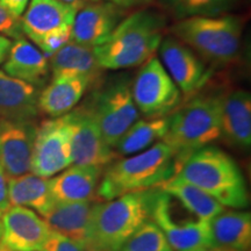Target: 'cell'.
<instances>
[{"label": "cell", "mask_w": 251, "mask_h": 251, "mask_svg": "<svg viewBox=\"0 0 251 251\" xmlns=\"http://www.w3.org/2000/svg\"><path fill=\"white\" fill-rule=\"evenodd\" d=\"M169 127V115L137 120L122 135L114 149L120 155L130 156L144 151L164 139Z\"/></svg>", "instance_id": "484cf974"}, {"label": "cell", "mask_w": 251, "mask_h": 251, "mask_svg": "<svg viewBox=\"0 0 251 251\" xmlns=\"http://www.w3.org/2000/svg\"><path fill=\"white\" fill-rule=\"evenodd\" d=\"M105 1L111 2V4L127 11V9L134 7H140V6L148 5L151 1H153V0H105Z\"/></svg>", "instance_id": "e575fe53"}, {"label": "cell", "mask_w": 251, "mask_h": 251, "mask_svg": "<svg viewBox=\"0 0 251 251\" xmlns=\"http://www.w3.org/2000/svg\"><path fill=\"white\" fill-rule=\"evenodd\" d=\"M131 94L146 118L168 117L181 101V92L156 56L142 64L131 84Z\"/></svg>", "instance_id": "9c48e42d"}, {"label": "cell", "mask_w": 251, "mask_h": 251, "mask_svg": "<svg viewBox=\"0 0 251 251\" xmlns=\"http://www.w3.org/2000/svg\"><path fill=\"white\" fill-rule=\"evenodd\" d=\"M126 17V9L111 2H87L77 11L72 24L71 41L94 48L101 45Z\"/></svg>", "instance_id": "9a60e30c"}, {"label": "cell", "mask_w": 251, "mask_h": 251, "mask_svg": "<svg viewBox=\"0 0 251 251\" xmlns=\"http://www.w3.org/2000/svg\"><path fill=\"white\" fill-rule=\"evenodd\" d=\"M49 59L51 77L69 75V76L86 77L93 86L101 81L103 69L100 68L93 48L69 41L54 52Z\"/></svg>", "instance_id": "cb8c5ba5"}, {"label": "cell", "mask_w": 251, "mask_h": 251, "mask_svg": "<svg viewBox=\"0 0 251 251\" xmlns=\"http://www.w3.org/2000/svg\"><path fill=\"white\" fill-rule=\"evenodd\" d=\"M11 207L8 197V177L0 166V218L8 211Z\"/></svg>", "instance_id": "d6a6232c"}, {"label": "cell", "mask_w": 251, "mask_h": 251, "mask_svg": "<svg viewBox=\"0 0 251 251\" xmlns=\"http://www.w3.org/2000/svg\"><path fill=\"white\" fill-rule=\"evenodd\" d=\"M84 105L92 113L103 139L115 148L128 128L140 119L128 78L100 83Z\"/></svg>", "instance_id": "52a82bcc"}, {"label": "cell", "mask_w": 251, "mask_h": 251, "mask_svg": "<svg viewBox=\"0 0 251 251\" xmlns=\"http://www.w3.org/2000/svg\"><path fill=\"white\" fill-rule=\"evenodd\" d=\"M8 197L11 206H23L43 216L54 205L49 187V178L31 172L8 178Z\"/></svg>", "instance_id": "d4e9b609"}, {"label": "cell", "mask_w": 251, "mask_h": 251, "mask_svg": "<svg viewBox=\"0 0 251 251\" xmlns=\"http://www.w3.org/2000/svg\"><path fill=\"white\" fill-rule=\"evenodd\" d=\"M175 178L198 187L224 207L246 209L249 206L240 166L233 157L214 146L194 150L181 158Z\"/></svg>", "instance_id": "6da1fadb"}, {"label": "cell", "mask_w": 251, "mask_h": 251, "mask_svg": "<svg viewBox=\"0 0 251 251\" xmlns=\"http://www.w3.org/2000/svg\"><path fill=\"white\" fill-rule=\"evenodd\" d=\"M201 251H229V250H222V249H215V248H212V249H206Z\"/></svg>", "instance_id": "f35d334b"}, {"label": "cell", "mask_w": 251, "mask_h": 251, "mask_svg": "<svg viewBox=\"0 0 251 251\" xmlns=\"http://www.w3.org/2000/svg\"><path fill=\"white\" fill-rule=\"evenodd\" d=\"M159 188L177 199L188 212L197 218L206 221H211L213 218L225 211V207L208 194L175 177L163 184Z\"/></svg>", "instance_id": "4316f807"}, {"label": "cell", "mask_w": 251, "mask_h": 251, "mask_svg": "<svg viewBox=\"0 0 251 251\" xmlns=\"http://www.w3.org/2000/svg\"><path fill=\"white\" fill-rule=\"evenodd\" d=\"M0 251H15V250H12V249H9L8 247H6L5 244H2L1 242H0Z\"/></svg>", "instance_id": "74e56055"}, {"label": "cell", "mask_w": 251, "mask_h": 251, "mask_svg": "<svg viewBox=\"0 0 251 251\" xmlns=\"http://www.w3.org/2000/svg\"><path fill=\"white\" fill-rule=\"evenodd\" d=\"M71 29L72 26L57 28V29L50 31L49 34H47L42 39L37 41L35 46L49 58L61 47L68 43L69 41H71Z\"/></svg>", "instance_id": "f546056e"}, {"label": "cell", "mask_w": 251, "mask_h": 251, "mask_svg": "<svg viewBox=\"0 0 251 251\" xmlns=\"http://www.w3.org/2000/svg\"><path fill=\"white\" fill-rule=\"evenodd\" d=\"M37 87L15 79L0 70V119L11 121H35L39 117Z\"/></svg>", "instance_id": "7402d4cb"}, {"label": "cell", "mask_w": 251, "mask_h": 251, "mask_svg": "<svg viewBox=\"0 0 251 251\" xmlns=\"http://www.w3.org/2000/svg\"><path fill=\"white\" fill-rule=\"evenodd\" d=\"M2 71L40 90L50 77L49 59L34 43L23 36L12 43Z\"/></svg>", "instance_id": "ffe728a7"}, {"label": "cell", "mask_w": 251, "mask_h": 251, "mask_svg": "<svg viewBox=\"0 0 251 251\" xmlns=\"http://www.w3.org/2000/svg\"><path fill=\"white\" fill-rule=\"evenodd\" d=\"M36 129L34 121L0 119V166L8 178L30 172Z\"/></svg>", "instance_id": "5bb4252c"}, {"label": "cell", "mask_w": 251, "mask_h": 251, "mask_svg": "<svg viewBox=\"0 0 251 251\" xmlns=\"http://www.w3.org/2000/svg\"><path fill=\"white\" fill-rule=\"evenodd\" d=\"M93 84L89 78L81 76L51 77L48 85L40 91L39 111L50 118H59L76 108Z\"/></svg>", "instance_id": "44dd1931"}, {"label": "cell", "mask_w": 251, "mask_h": 251, "mask_svg": "<svg viewBox=\"0 0 251 251\" xmlns=\"http://www.w3.org/2000/svg\"><path fill=\"white\" fill-rule=\"evenodd\" d=\"M221 137V94H196L169 115L163 142L178 159Z\"/></svg>", "instance_id": "8992f818"}, {"label": "cell", "mask_w": 251, "mask_h": 251, "mask_svg": "<svg viewBox=\"0 0 251 251\" xmlns=\"http://www.w3.org/2000/svg\"><path fill=\"white\" fill-rule=\"evenodd\" d=\"M212 248L229 251H249L251 215L243 209H230L209 221Z\"/></svg>", "instance_id": "603a6c76"}, {"label": "cell", "mask_w": 251, "mask_h": 251, "mask_svg": "<svg viewBox=\"0 0 251 251\" xmlns=\"http://www.w3.org/2000/svg\"><path fill=\"white\" fill-rule=\"evenodd\" d=\"M150 219L163 231L174 251L212 249L209 221L197 218L159 187L156 188Z\"/></svg>", "instance_id": "ba28073f"}, {"label": "cell", "mask_w": 251, "mask_h": 251, "mask_svg": "<svg viewBox=\"0 0 251 251\" xmlns=\"http://www.w3.org/2000/svg\"><path fill=\"white\" fill-rule=\"evenodd\" d=\"M12 43H13V41L11 39L0 35V64H4L6 58H7Z\"/></svg>", "instance_id": "d590c367"}, {"label": "cell", "mask_w": 251, "mask_h": 251, "mask_svg": "<svg viewBox=\"0 0 251 251\" xmlns=\"http://www.w3.org/2000/svg\"><path fill=\"white\" fill-rule=\"evenodd\" d=\"M72 165L71 135L65 117L50 118L36 129L30 172L40 177H54Z\"/></svg>", "instance_id": "30bf717a"}, {"label": "cell", "mask_w": 251, "mask_h": 251, "mask_svg": "<svg viewBox=\"0 0 251 251\" xmlns=\"http://www.w3.org/2000/svg\"><path fill=\"white\" fill-rule=\"evenodd\" d=\"M238 0H162L164 7L178 20L193 17L228 14Z\"/></svg>", "instance_id": "83f0119b"}, {"label": "cell", "mask_w": 251, "mask_h": 251, "mask_svg": "<svg viewBox=\"0 0 251 251\" xmlns=\"http://www.w3.org/2000/svg\"><path fill=\"white\" fill-rule=\"evenodd\" d=\"M158 52L163 67L186 97L194 96L211 77L205 61L172 35L163 37Z\"/></svg>", "instance_id": "7c38bea8"}, {"label": "cell", "mask_w": 251, "mask_h": 251, "mask_svg": "<svg viewBox=\"0 0 251 251\" xmlns=\"http://www.w3.org/2000/svg\"><path fill=\"white\" fill-rule=\"evenodd\" d=\"M71 135L72 164L106 168L117 159V150L103 139L92 113L85 105L64 115Z\"/></svg>", "instance_id": "8fae6325"}, {"label": "cell", "mask_w": 251, "mask_h": 251, "mask_svg": "<svg viewBox=\"0 0 251 251\" xmlns=\"http://www.w3.org/2000/svg\"><path fill=\"white\" fill-rule=\"evenodd\" d=\"M165 27L164 15L152 9L127 15L101 45L93 48L100 68L124 70L142 65L158 50Z\"/></svg>", "instance_id": "7a4b0ae2"}, {"label": "cell", "mask_w": 251, "mask_h": 251, "mask_svg": "<svg viewBox=\"0 0 251 251\" xmlns=\"http://www.w3.org/2000/svg\"><path fill=\"white\" fill-rule=\"evenodd\" d=\"M243 28L240 17L224 14L181 19L170 27V33L202 61L225 65L236 59Z\"/></svg>", "instance_id": "277c9868"}, {"label": "cell", "mask_w": 251, "mask_h": 251, "mask_svg": "<svg viewBox=\"0 0 251 251\" xmlns=\"http://www.w3.org/2000/svg\"><path fill=\"white\" fill-rule=\"evenodd\" d=\"M0 220V242L15 251H42L52 234L45 219L27 207L11 206Z\"/></svg>", "instance_id": "4fadbf2b"}, {"label": "cell", "mask_w": 251, "mask_h": 251, "mask_svg": "<svg viewBox=\"0 0 251 251\" xmlns=\"http://www.w3.org/2000/svg\"><path fill=\"white\" fill-rule=\"evenodd\" d=\"M103 169L94 165H70L49 179L52 198L62 202L98 199L97 191Z\"/></svg>", "instance_id": "ac0fdd59"}, {"label": "cell", "mask_w": 251, "mask_h": 251, "mask_svg": "<svg viewBox=\"0 0 251 251\" xmlns=\"http://www.w3.org/2000/svg\"><path fill=\"white\" fill-rule=\"evenodd\" d=\"M29 1L30 0H0V5L7 9L14 17L21 18Z\"/></svg>", "instance_id": "836d02e7"}, {"label": "cell", "mask_w": 251, "mask_h": 251, "mask_svg": "<svg viewBox=\"0 0 251 251\" xmlns=\"http://www.w3.org/2000/svg\"><path fill=\"white\" fill-rule=\"evenodd\" d=\"M117 251H174L163 231L151 219L147 220Z\"/></svg>", "instance_id": "f1b7e54d"}, {"label": "cell", "mask_w": 251, "mask_h": 251, "mask_svg": "<svg viewBox=\"0 0 251 251\" xmlns=\"http://www.w3.org/2000/svg\"><path fill=\"white\" fill-rule=\"evenodd\" d=\"M42 251H97L86 244L75 242L70 238L63 236L52 231L48 242L46 243Z\"/></svg>", "instance_id": "1f68e13d"}, {"label": "cell", "mask_w": 251, "mask_h": 251, "mask_svg": "<svg viewBox=\"0 0 251 251\" xmlns=\"http://www.w3.org/2000/svg\"><path fill=\"white\" fill-rule=\"evenodd\" d=\"M87 2H97V1H100V0H86Z\"/></svg>", "instance_id": "ab89813d"}, {"label": "cell", "mask_w": 251, "mask_h": 251, "mask_svg": "<svg viewBox=\"0 0 251 251\" xmlns=\"http://www.w3.org/2000/svg\"><path fill=\"white\" fill-rule=\"evenodd\" d=\"M58 1L63 2V4H67L69 6H72V7L76 8L77 11L87 4L86 0H58Z\"/></svg>", "instance_id": "8d00e7d4"}, {"label": "cell", "mask_w": 251, "mask_h": 251, "mask_svg": "<svg viewBox=\"0 0 251 251\" xmlns=\"http://www.w3.org/2000/svg\"><path fill=\"white\" fill-rule=\"evenodd\" d=\"M235 148L248 150L251 146V96L235 90L221 94V137Z\"/></svg>", "instance_id": "e0dca14e"}, {"label": "cell", "mask_w": 251, "mask_h": 251, "mask_svg": "<svg viewBox=\"0 0 251 251\" xmlns=\"http://www.w3.org/2000/svg\"><path fill=\"white\" fill-rule=\"evenodd\" d=\"M0 236H1V220H0Z\"/></svg>", "instance_id": "60d3db41"}, {"label": "cell", "mask_w": 251, "mask_h": 251, "mask_svg": "<svg viewBox=\"0 0 251 251\" xmlns=\"http://www.w3.org/2000/svg\"><path fill=\"white\" fill-rule=\"evenodd\" d=\"M0 35L14 40L24 36L20 18L14 17L1 5H0Z\"/></svg>", "instance_id": "4dcf8cb0"}, {"label": "cell", "mask_w": 251, "mask_h": 251, "mask_svg": "<svg viewBox=\"0 0 251 251\" xmlns=\"http://www.w3.org/2000/svg\"><path fill=\"white\" fill-rule=\"evenodd\" d=\"M179 161L163 141L135 155L115 159L103 169L97 198L103 201L124 194L161 187L177 174Z\"/></svg>", "instance_id": "3957f363"}, {"label": "cell", "mask_w": 251, "mask_h": 251, "mask_svg": "<svg viewBox=\"0 0 251 251\" xmlns=\"http://www.w3.org/2000/svg\"><path fill=\"white\" fill-rule=\"evenodd\" d=\"M156 188L131 192L102 202L94 211L89 246L97 251H117L150 219Z\"/></svg>", "instance_id": "5b68a950"}, {"label": "cell", "mask_w": 251, "mask_h": 251, "mask_svg": "<svg viewBox=\"0 0 251 251\" xmlns=\"http://www.w3.org/2000/svg\"><path fill=\"white\" fill-rule=\"evenodd\" d=\"M77 9L58 0H30L21 15L24 35L35 43L50 31L72 26Z\"/></svg>", "instance_id": "d6986e66"}, {"label": "cell", "mask_w": 251, "mask_h": 251, "mask_svg": "<svg viewBox=\"0 0 251 251\" xmlns=\"http://www.w3.org/2000/svg\"><path fill=\"white\" fill-rule=\"evenodd\" d=\"M99 199L87 201H55L42 216L54 233L89 246L91 226Z\"/></svg>", "instance_id": "2e32d148"}]
</instances>
